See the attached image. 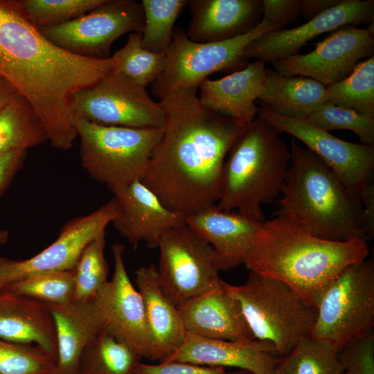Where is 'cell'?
I'll use <instances>...</instances> for the list:
<instances>
[{"label": "cell", "instance_id": "obj_20", "mask_svg": "<svg viewBox=\"0 0 374 374\" xmlns=\"http://www.w3.org/2000/svg\"><path fill=\"white\" fill-rule=\"evenodd\" d=\"M177 308L187 333L229 341L254 339L238 302L221 278Z\"/></svg>", "mask_w": 374, "mask_h": 374}, {"label": "cell", "instance_id": "obj_47", "mask_svg": "<svg viewBox=\"0 0 374 374\" xmlns=\"http://www.w3.org/2000/svg\"><path fill=\"white\" fill-rule=\"evenodd\" d=\"M341 374H346V373L343 372V373H341Z\"/></svg>", "mask_w": 374, "mask_h": 374}, {"label": "cell", "instance_id": "obj_27", "mask_svg": "<svg viewBox=\"0 0 374 374\" xmlns=\"http://www.w3.org/2000/svg\"><path fill=\"white\" fill-rule=\"evenodd\" d=\"M258 100L261 106L280 115L306 120L326 103V86L310 78L284 76L267 69Z\"/></svg>", "mask_w": 374, "mask_h": 374}, {"label": "cell", "instance_id": "obj_44", "mask_svg": "<svg viewBox=\"0 0 374 374\" xmlns=\"http://www.w3.org/2000/svg\"><path fill=\"white\" fill-rule=\"evenodd\" d=\"M18 92L7 80L0 76V110L6 106Z\"/></svg>", "mask_w": 374, "mask_h": 374}, {"label": "cell", "instance_id": "obj_17", "mask_svg": "<svg viewBox=\"0 0 374 374\" xmlns=\"http://www.w3.org/2000/svg\"><path fill=\"white\" fill-rule=\"evenodd\" d=\"M373 0H341L340 3L306 23L293 28L264 33L244 48L246 58L265 63L295 55L308 42L346 25L373 21Z\"/></svg>", "mask_w": 374, "mask_h": 374}, {"label": "cell", "instance_id": "obj_2", "mask_svg": "<svg viewBox=\"0 0 374 374\" xmlns=\"http://www.w3.org/2000/svg\"><path fill=\"white\" fill-rule=\"evenodd\" d=\"M117 62L68 51L49 41L18 1L0 0V76L26 98L55 148L70 149L78 138L74 93L114 72Z\"/></svg>", "mask_w": 374, "mask_h": 374}, {"label": "cell", "instance_id": "obj_30", "mask_svg": "<svg viewBox=\"0 0 374 374\" xmlns=\"http://www.w3.org/2000/svg\"><path fill=\"white\" fill-rule=\"evenodd\" d=\"M326 103L374 118V56L358 62L345 78L326 87Z\"/></svg>", "mask_w": 374, "mask_h": 374}, {"label": "cell", "instance_id": "obj_4", "mask_svg": "<svg viewBox=\"0 0 374 374\" xmlns=\"http://www.w3.org/2000/svg\"><path fill=\"white\" fill-rule=\"evenodd\" d=\"M278 215L314 237L335 242L368 239L361 200L314 152L292 141Z\"/></svg>", "mask_w": 374, "mask_h": 374}, {"label": "cell", "instance_id": "obj_19", "mask_svg": "<svg viewBox=\"0 0 374 374\" xmlns=\"http://www.w3.org/2000/svg\"><path fill=\"white\" fill-rule=\"evenodd\" d=\"M279 360L273 346L266 341L211 339L186 332L181 346L163 362L235 367L251 374H268Z\"/></svg>", "mask_w": 374, "mask_h": 374}, {"label": "cell", "instance_id": "obj_34", "mask_svg": "<svg viewBox=\"0 0 374 374\" xmlns=\"http://www.w3.org/2000/svg\"><path fill=\"white\" fill-rule=\"evenodd\" d=\"M74 269L35 274L10 285L0 294L25 296L46 303L62 304L73 301Z\"/></svg>", "mask_w": 374, "mask_h": 374}, {"label": "cell", "instance_id": "obj_41", "mask_svg": "<svg viewBox=\"0 0 374 374\" xmlns=\"http://www.w3.org/2000/svg\"><path fill=\"white\" fill-rule=\"evenodd\" d=\"M262 15L263 18L283 28L301 15V1L262 0Z\"/></svg>", "mask_w": 374, "mask_h": 374}, {"label": "cell", "instance_id": "obj_12", "mask_svg": "<svg viewBox=\"0 0 374 374\" xmlns=\"http://www.w3.org/2000/svg\"><path fill=\"white\" fill-rule=\"evenodd\" d=\"M75 118L105 126L162 129L166 113L145 87L116 72L93 85L77 91L73 98Z\"/></svg>", "mask_w": 374, "mask_h": 374}, {"label": "cell", "instance_id": "obj_8", "mask_svg": "<svg viewBox=\"0 0 374 374\" xmlns=\"http://www.w3.org/2000/svg\"><path fill=\"white\" fill-rule=\"evenodd\" d=\"M280 29L265 18L249 32L227 40L196 42L186 32L176 28L172 43L166 51L165 68L152 84L151 91L163 99L172 91L198 88L207 77L217 71H238L244 68L245 47L265 33Z\"/></svg>", "mask_w": 374, "mask_h": 374}, {"label": "cell", "instance_id": "obj_37", "mask_svg": "<svg viewBox=\"0 0 374 374\" xmlns=\"http://www.w3.org/2000/svg\"><path fill=\"white\" fill-rule=\"evenodd\" d=\"M0 374H57V361L37 346L0 340Z\"/></svg>", "mask_w": 374, "mask_h": 374}, {"label": "cell", "instance_id": "obj_35", "mask_svg": "<svg viewBox=\"0 0 374 374\" xmlns=\"http://www.w3.org/2000/svg\"><path fill=\"white\" fill-rule=\"evenodd\" d=\"M105 232L93 239L82 250L76 265L73 301L93 299L108 281L109 265L105 256Z\"/></svg>", "mask_w": 374, "mask_h": 374}, {"label": "cell", "instance_id": "obj_46", "mask_svg": "<svg viewBox=\"0 0 374 374\" xmlns=\"http://www.w3.org/2000/svg\"><path fill=\"white\" fill-rule=\"evenodd\" d=\"M268 374H281V373L277 365Z\"/></svg>", "mask_w": 374, "mask_h": 374}, {"label": "cell", "instance_id": "obj_36", "mask_svg": "<svg viewBox=\"0 0 374 374\" xmlns=\"http://www.w3.org/2000/svg\"><path fill=\"white\" fill-rule=\"evenodd\" d=\"M104 0H21L18 3L39 30L80 17Z\"/></svg>", "mask_w": 374, "mask_h": 374}, {"label": "cell", "instance_id": "obj_28", "mask_svg": "<svg viewBox=\"0 0 374 374\" xmlns=\"http://www.w3.org/2000/svg\"><path fill=\"white\" fill-rule=\"evenodd\" d=\"M48 141L46 130L28 100L18 93L0 110V154Z\"/></svg>", "mask_w": 374, "mask_h": 374}, {"label": "cell", "instance_id": "obj_14", "mask_svg": "<svg viewBox=\"0 0 374 374\" xmlns=\"http://www.w3.org/2000/svg\"><path fill=\"white\" fill-rule=\"evenodd\" d=\"M118 211L113 197L91 213L68 221L57 238L35 256L19 261L0 257V290L33 275L73 270L84 248L105 232Z\"/></svg>", "mask_w": 374, "mask_h": 374}, {"label": "cell", "instance_id": "obj_29", "mask_svg": "<svg viewBox=\"0 0 374 374\" xmlns=\"http://www.w3.org/2000/svg\"><path fill=\"white\" fill-rule=\"evenodd\" d=\"M141 359L105 328L83 350L77 374H134Z\"/></svg>", "mask_w": 374, "mask_h": 374}, {"label": "cell", "instance_id": "obj_3", "mask_svg": "<svg viewBox=\"0 0 374 374\" xmlns=\"http://www.w3.org/2000/svg\"><path fill=\"white\" fill-rule=\"evenodd\" d=\"M368 253L364 239H321L278 215L262 223L242 263L249 271L283 282L317 309L335 278L349 265L366 260Z\"/></svg>", "mask_w": 374, "mask_h": 374}, {"label": "cell", "instance_id": "obj_24", "mask_svg": "<svg viewBox=\"0 0 374 374\" xmlns=\"http://www.w3.org/2000/svg\"><path fill=\"white\" fill-rule=\"evenodd\" d=\"M188 37L196 42H215L244 35L261 21L260 0H190Z\"/></svg>", "mask_w": 374, "mask_h": 374}, {"label": "cell", "instance_id": "obj_11", "mask_svg": "<svg viewBox=\"0 0 374 374\" xmlns=\"http://www.w3.org/2000/svg\"><path fill=\"white\" fill-rule=\"evenodd\" d=\"M159 265L161 286L177 306L204 293L220 279V258L211 245L186 223L161 235Z\"/></svg>", "mask_w": 374, "mask_h": 374}, {"label": "cell", "instance_id": "obj_7", "mask_svg": "<svg viewBox=\"0 0 374 374\" xmlns=\"http://www.w3.org/2000/svg\"><path fill=\"white\" fill-rule=\"evenodd\" d=\"M82 167L112 191L140 179L162 129L105 126L75 118Z\"/></svg>", "mask_w": 374, "mask_h": 374}, {"label": "cell", "instance_id": "obj_10", "mask_svg": "<svg viewBox=\"0 0 374 374\" xmlns=\"http://www.w3.org/2000/svg\"><path fill=\"white\" fill-rule=\"evenodd\" d=\"M257 115L301 141L361 200L363 207L374 208V145L341 139L305 120L284 116L262 106Z\"/></svg>", "mask_w": 374, "mask_h": 374}, {"label": "cell", "instance_id": "obj_5", "mask_svg": "<svg viewBox=\"0 0 374 374\" xmlns=\"http://www.w3.org/2000/svg\"><path fill=\"white\" fill-rule=\"evenodd\" d=\"M280 133L258 116L246 125L224 161L217 208L264 221L262 206L281 194L290 166Z\"/></svg>", "mask_w": 374, "mask_h": 374}, {"label": "cell", "instance_id": "obj_39", "mask_svg": "<svg viewBox=\"0 0 374 374\" xmlns=\"http://www.w3.org/2000/svg\"><path fill=\"white\" fill-rule=\"evenodd\" d=\"M338 359L346 374H374V332L343 346Z\"/></svg>", "mask_w": 374, "mask_h": 374}, {"label": "cell", "instance_id": "obj_43", "mask_svg": "<svg viewBox=\"0 0 374 374\" xmlns=\"http://www.w3.org/2000/svg\"><path fill=\"white\" fill-rule=\"evenodd\" d=\"M301 14L311 19L337 6L341 0H301Z\"/></svg>", "mask_w": 374, "mask_h": 374}, {"label": "cell", "instance_id": "obj_16", "mask_svg": "<svg viewBox=\"0 0 374 374\" xmlns=\"http://www.w3.org/2000/svg\"><path fill=\"white\" fill-rule=\"evenodd\" d=\"M124 246H112L114 269L93 300L102 314L105 328L130 346L142 358H150V338L143 299L128 276L123 259Z\"/></svg>", "mask_w": 374, "mask_h": 374}, {"label": "cell", "instance_id": "obj_21", "mask_svg": "<svg viewBox=\"0 0 374 374\" xmlns=\"http://www.w3.org/2000/svg\"><path fill=\"white\" fill-rule=\"evenodd\" d=\"M266 71L265 63L256 60L220 79H206L199 86V103L208 110L247 125L258 116L255 101L262 91Z\"/></svg>", "mask_w": 374, "mask_h": 374}, {"label": "cell", "instance_id": "obj_38", "mask_svg": "<svg viewBox=\"0 0 374 374\" xmlns=\"http://www.w3.org/2000/svg\"><path fill=\"white\" fill-rule=\"evenodd\" d=\"M305 121L329 132L336 130H350L362 143L374 145V118L353 109L325 103Z\"/></svg>", "mask_w": 374, "mask_h": 374}, {"label": "cell", "instance_id": "obj_25", "mask_svg": "<svg viewBox=\"0 0 374 374\" xmlns=\"http://www.w3.org/2000/svg\"><path fill=\"white\" fill-rule=\"evenodd\" d=\"M47 305L56 330L57 374H77L83 350L105 328V320L93 299Z\"/></svg>", "mask_w": 374, "mask_h": 374}, {"label": "cell", "instance_id": "obj_31", "mask_svg": "<svg viewBox=\"0 0 374 374\" xmlns=\"http://www.w3.org/2000/svg\"><path fill=\"white\" fill-rule=\"evenodd\" d=\"M338 351L327 341L308 337L280 358L278 367L281 374H341Z\"/></svg>", "mask_w": 374, "mask_h": 374}, {"label": "cell", "instance_id": "obj_26", "mask_svg": "<svg viewBox=\"0 0 374 374\" xmlns=\"http://www.w3.org/2000/svg\"><path fill=\"white\" fill-rule=\"evenodd\" d=\"M0 340L23 344L35 343L57 361L55 321L44 302L0 294Z\"/></svg>", "mask_w": 374, "mask_h": 374}, {"label": "cell", "instance_id": "obj_22", "mask_svg": "<svg viewBox=\"0 0 374 374\" xmlns=\"http://www.w3.org/2000/svg\"><path fill=\"white\" fill-rule=\"evenodd\" d=\"M135 282L144 303L150 338V360L165 361L186 335L177 307L164 293L154 265L135 271Z\"/></svg>", "mask_w": 374, "mask_h": 374}, {"label": "cell", "instance_id": "obj_32", "mask_svg": "<svg viewBox=\"0 0 374 374\" xmlns=\"http://www.w3.org/2000/svg\"><path fill=\"white\" fill-rule=\"evenodd\" d=\"M141 39V33H131L124 46L112 57L117 62L114 72L146 87L163 72L166 55V52L153 53L146 50L142 46Z\"/></svg>", "mask_w": 374, "mask_h": 374}, {"label": "cell", "instance_id": "obj_23", "mask_svg": "<svg viewBox=\"0 0 374 374\" xmlns=\"http://www.w3.org/2000/svg\"><path fill=\"white\" fill-rule=\"evenodd\" d=\"M263 222L237 211H221L216 205L186 218V224L204 238L217 253L222 271L229 270L243 262Z\"/></svg>", "mask_w": 374, "mask_h": 374}, {"label": "cell", "instance_id": "obj_42", "mask_svg": "<svg viewBox=\"0 0 374 374\" xmlns=\"http://www.w3.org/2000/svg\"><path fill=\"white\" fill-rule=\"evenodd\" d=\"M26 150H15L0 154V197L21 168Z\"/></svg>", "mask_w": 374, "mask_h": 374}, {"label": "cell", "instance_id": "obj_15", "mask_svg": "<svg viewBox=\"0 0 374 374\" xmlns=\"http://www.w3.org/2000/svg\"><path fill=\"white\" fill-rule=\"evenodd\" d=\"M374 37L367 28L346 25L332 31L306 54L271 62L284 76H303L327 87L348 76L359 61L373 56Z\"/></svg>", "mask_w": 374, "mask_h": 374}, {"label": "cell", "instance_id": "obj_33", "mask_svg": "<svg viewBox=\"0 0 374 374\" xmlns=\"http://www.w3.org/2000/svg\"><path fill=\"white\" fill-rule=\"evenodd\" d=\"M188 4V0H142L143 47L153 53L166 52L172 43L175 23Z\"/></svg>", "mask_w": 374, "mask_h": 374}, {"label": "cell", "instance_id": "obj_45", "mask_svg": "<svg viewBox=\"0 0 374 374\" xmlns=\"http://www.w3.org/2000/svg\"><path fill=\"white\" fill-rule=\"evenodd\" d=\"M9 238V233L7 230L0 229V246L5 244Z\"/></svg>", "mask_w": 374, "mask_h": 374}, {"label": "cell", "instance_id": "obj_40", "mask_svg": "<svg viewBox=\"0 0 374 374\" xmlns=\"http://www.w3.org/2000/svg\"><path fill=\"white\" fill-rule=\"evenodd\" d=\"M134 374H251L238 370L228 372L225 368L203 366L179 362H161L157 364H148L139 362Z\"/></svg>", "mask_w": 374, "mask_h": 374}, {"label": "cell", "instance_id": "obj_6", "mask_svg": "<svg viewBox=\"0 0 374 374\" xmlns=\"http://www.w3.org/2000/svg\"><path fill=\"white\" fill-rule=\"evenodd\" d=\"M254 339L271 344L279 358L310 337L317 310L282 281L249 271L246 282L227 283Z\"/></svg>", "mask_w": 374, "mask_h": 374}, {"label": "cell", "instance_id": "obj_9", "mask_svg": "<svg viewBox=\"0 0 374 374\" xmlns=\"http://www.w3.org/2000/svg\"><path fill=\"white\" fill-rule=\"evenodd\" d=\"M316 310L310 337L327 341L338 350L373 331V262L347 267L326 290Z\"/></svg>", "mask_w": 374, "mask_h": 374}, {"label": "cell", "instance_id": "obj_1", "mask_svg": "<svg viewBox=\"0 0 374 374\" xmlns=\"http://www.w3.org/2000/svg\"><path fill=\"white\" fill-rule=\"evenodd\" d=\"M198 88L160 101L166 122L140 181L170 210L186 217L215 205L228 152L245 125L204 107Z\"/></svg>", "mask_w": 374, "mask_h": 374}, {"label": "cell", "instance_id": "obj_18", "mask_svg": "<svg viewBox=\"0 0 374 374\" xmlns=\"http://www.w3.org/2000/svg\"><path fill=\"white\" fill-rule=\"evenodd\" d=\"M112 193L118 211L112 224L134 248L141 241L157 248L164 232L186 223V216L168 208L140 179Z\"/></svg>", "mask_w": 374, "mask_h": 374}, {"label": "cell", "instance_id": "obj_13", "mask_svg": "<svg viewBox=\"0 0 374 374\" xmlns=\"http://www.w3.org/2000/svg\"><path fill=\"white\" fill-rule=\"evenodd\" d=\"M145 24L141 3L104 0L84 15L39 30L49 41L73 53L109 58L114 42L131 32L142 33Z\"/></svg>", "mask_w": 374, "mask_h": 374}]
</instances>
